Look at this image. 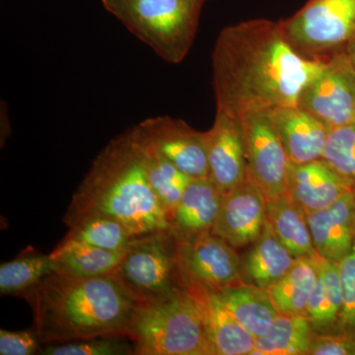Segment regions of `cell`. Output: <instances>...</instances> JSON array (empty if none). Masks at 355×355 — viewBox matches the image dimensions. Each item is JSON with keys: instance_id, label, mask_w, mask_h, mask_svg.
<instances>
[{"instance_id": "6da1fadb", "label": "cell", "mask_w": 355, "mask_h": 355, "mask_svg": "<svg viewBox=\"0 0 355 355\" xmlns=\"http://www.w3.org/2000/svg\"><path fill=\"white\" fill-rule=\"evenodd\" d=\"M326 62L294 50L280 21L261 18L228 26L219 33L211 55L216 111L241 120L296 106L303 88Z\"/></svg>"}, {"instance_id": "7a4b0ae2", "label": "cell", "mask_w": 355, "mask_h": 355, "mask_svg": "<svg viewBox=\"0 0 355 355\" xmlns=\"http://www.w3.org/2000/svg\"><path fill=\"white\" fill-rule=\"evenodd\" d=\"M91 216L121 222L135 236L169 229L147 175L139 125L116 135L93 160L64 216L67 227Z\"/></svg>"}, {"instance_id": "3957f363", "label": "cell", "mask_w": 355, "mask_h": 355, "mask_svg": "<svg viewBox=\"0 0 355 355\" xmlns=\"http://www.w3.org/2000/svg\"><path fill=\"white\" fill-rule=\"evenodd\" d=\"M20 297L30 305L43 345L125 336L137 299L116 275L80 277L53 272Z\"/></svg>"}, {"instance_id": "277c9868", "label": "cell", "mask_w": 355, "mask_h": 355, "mask_svg": "<svg viewBox=\"0 0 355 355\" xmlns=\"http://www.w3.org/2000/svg\"><path fill=\"white\" fill-rule=\"evenodd\" d=\"M135 355H216L200 308L186 287L139 301L128 327Z\"/></svg>"}, {"instance_id": "5b68a950", "label": "cell", "mask_w": 355, "mask_h": 355, "mask_svg": "<svg viewBox=\"0 0 355 355\" xmlns=\"http://www.w3.org/2000/svg\"><path fill=\"white\" fill-rule=\"evenodd\" d=\"M104 8L161 60L178 64L188 55L207 0H101Z\"/></svg>"}, {"instance_id": "8992f818", "label": "cell", "mask_w": 355, "mask_h": 355, "mask_svg": "<svg viewBox=\"0 0 355 355\" xmlns=\"http://www.w3.org/2000/svg\"><path fill=\"white\" fill-rule=\"evenodd\" d=\"M280 24L298 53L310 60H328L347 53L355 40V0H308Z\"/></svg>"}, {"instance_id": "52a82bcc", "label": "cell", "mask_w": 355, "mask_h": 355, "mask_svg": "<svg viewBox=\"0 0 355 355\" xmlns=\"http://www.w3.org/2000/svg\"><path fill=\"white\" fill-rule=\"evenodd\" d=\"M114 275L137 301L154 300L184 287L176 263V239L169 229L135 237Z\"/></svg>"}, {"instance_id": "ba28073f", "label": "cell", "mask_w": 355, "mask_h": 355, "mask_svg": "<svg viewBox=\"0 0 355 355\" xmlns=\"http://www.w3.org/2000/svg\"><path fill=\"white\" fill-rule=\"evenodd\" d=\"M176 263L183 284L219 291L244 282L235 248L214 233L176 240Z\"/></svg>"}, {"instance_id": "9c48e42d", "label": "cell", "mask_w": 355, "mask_h": 355, "mask_svg": "<svg viewBox=\"0 0 355 355\" xmlns=\"http://www.w3.org/2000/svg\"><path fill=\"white\" fill-rule=\"evenodd\" d=\"M297 106L330 130L355 123V67L347 53L327 60L303 88Z\"/></svg>"}, {"instance_id": "30bf717a", "label": "cell", "mask_w": 355, "mask_h": 355, "mask_svg": "<svg viewBox=\"0 0 355 355\" xmlns=\"http://www.w3.org/2000/svg\"><path fill=\"white\" fill-rule=\"evenodd\" d=\"M248 178L266 200L286 193L291 160L268 113L247 114L241 120Z\"/></svg>"}, {"instance_id": "8fae6325", "label": "cell", "mask_w": 355, "mask_h": 355, "mask_svg": "<svg viewBox=\"0 0 355 355\" xmlns=\"http://www.w3.org/2000/svg\"><path fill=\"white\" fill-rule=\"evenodd\" d=\"M151 144L191 179L209 177L203 132L181 119L153 116L139 123Z\"/></svg>"}, {"instance_id": "7c38bea8", "label": "cell", "mask_w": 355, "mask_h": 355, "mask_svg": "<svg viewBox=\"0 0 355 355\" xmlns=\"http://www.w3.org/2000/svg\"><path fill=\"white\" fill-rule=\"evenodd\" d=\"M209 178L222 193L248 179L246 153L241 121L216 111L214 125L203 132Z\"/></svg>"}, {"instance_id": "4fadbf2b", "label": "cell", "mask_w": 355, "mask_h": 355, "mask_svg": "<svg viewBox=\"0 0 355 355\" xmlns=\"http://www.w3.org/2000/svg\"><path fill=\"white\" fill-rule=\"evenodd\" d=\"M266 221V198L248 178L244 183L222 196L211 233L238 249L256 242Z\"/></svg>"}, {"instance_id": "5bb4252c", "label": "cell", "mask_w": 355, "mask_h": 355, "mask_svg": "<svg viewBox=\"0 0 355 355\" xmlns=\"http://www.w3.org/2000/svg\"><path fill=\"white\" fill-rule=\"evenodd\" d=\"M352 191V184L323 158L303 164L291 162L289 166L286 195L306 214L326 209Z\"/></svg>"}, {"instance_id": "9a60e30c", "label": "cell", "mask_w": 355, "mask_h": 355, "mask_svg": "<svg viewBox=\"0 0 355 355\" xmlns=\"http://www.w3.org/2000/svg\"><path fill=\"white\" fill-rule=\"evenodd\" d=\"M291 162H312L323 157L330 128L300 107H279L268 112Z\"/></svg>"}, {"instance_id": "2e32d148", "label": "cell", "mask_w": 355, "mask_h": 355, "mask_svg": "<svg viewBox=\"0 0 355 355\" xmlns=\"http://www.w3.org/2000/svg\"><path fill=\"white\" fill-rule=\"evenodd\" d=\"M307 218L316 254L338 263L355 244V191L326 209L307 214Z\"/></svg>"}, {"instance_id": "e0dca14e", "label": "cell", "mask_w": 355, "mask_h": 355, "mask_svg": "<svg viewBox=\"0 0 355 355\" xmlns=\"http://www.w3.org/2000/svg\"><path fill=\"white\" fill-rule=\"evenodd\" d=\"M200 308L203 324L216 355H251L256 338L238 324L216 291L198 284L184 286Z\"/></svg>"}, {"instance_id": "ac0fdd59", "label": "cell", "mask_w": 355, "mask_h": 355, "mask_svg": "<svg viewBox=\"0 0 355 355\" xmlns=\"http://www.w3.org/2000/svg\"><path fill=\"white\" fill-rule=\"evenodd\" d=\"M222 196L209 177L191 179L170 220L169 230L175 239H188L211 232Z\"/></svg>"}, {"instance_id": "d6986e66", "label": "cell", "mask_w": 355, "mask_h": 355, "mask_svg": "<svg viewBox=\"0 0 355 355\" xmlns=\"http://www.w3.org/2000/svg\"><path fill=\"white\" fill-rule=\"evenodd\" d=\"M295 259L266 221L260 237L241 261L243 280L268 289L286 275Z\"/></svg>"}, {"instance_id": "ffe728a7", "label": "cell", "mask_w": 355, "mask_h": 355, "mask_svg": "<svg viewBox=\"0 0 355 355\" xmlns=\"http://www.w3.org/2000/svg\"><path fill=\"white\" fill-rule=\"evenodd\" d=\"M216 293L238 324L254 338L263 336L279 314L266 289L246 282Z\"/></svg>"}, {"instance_id": "44dd1931", "label": "cell", "mask_w": 355, "mask_h": 355, "mask_svg": "<svg viewBox=\"0 0 355 355\" xmlns=\"http://www.w3.org/2000/svg\"><path fill=\"white\" fill-rule=\"evenodd\" d=\"M266 221L277 239L295 258L314 256L307 214L288 196L266 200Z\"/></svg>"}, {"instance_id": "7402d4cb", "label": "cell", "mask_w": 355, "mask_h": 355, "mask_svg": "<svg viewBox=\"0 0 355 355\" xmlns=\"http://www.w3.org/2000/svg\"><path fill=\"white\" fill-rule=\"evenodd\" d=\"M314 336L305 315L279 313L268 330L256 338L251 355H308Z\"/></svg>"}, {"instance_id": "603a6c76", "label": "cell", "mask_w": 355, "mask_h": 355, "mask_svg": "<svg viewBox=\"0 0 355 355\" xmlns=\"http://www.w3.org/2000/svg\"><path fill=\"white\" fill-rule=\"evenodd\" d=\"M125 251H111L62 239L51 254L57 263V272L74 277H95L113 275Z\"/></svg>"}, {"instance_id": "cb8c5ba5", "label": "cell", "mask_w": 355, "mask_h": 355, "mask_svg": "<svg viewBox=\"0 0 355 355\" xmlns=\"http://www.w3.org/2000/svg\"><path fill=\"white\" fill-rule=\"evenodd\" d=\"M317 277V266L313 257L296 258L286 275L266 289L277 312L305 315Z\"/></svg>"}, {"instance_id": "d4e9b609", "label": "cell", "mask_w": 355, "mask_h": 355, "mask_svg": "<svg viewBox=\"0 0 355 355\" xmlns=\"http://www.w3.org/2000/svg\"><path fill=\"white\" fill-rule=\"evenodd\" d=\"M141 132L146 149L149 184L170 223L182 196L191 179L184 173L180 171L176 166L159 153L149 142L142 130Z\"/></svg>"}, {"instance_id": "484cf974", "label": "cell", "mask_w": 355, "mask_h": 355, "mask_svg": "<svg viewBox=\"0 0 355 355\" xmlns=\"http://www.w3.org/2000/svg\"><path fill=\"white\" fill-rule=\"evenodd\" d=\"M57 272V263L51 254L26 248L19 256L0 266V293L21 296L44 277Z\"/></svg>"}, {"instance_id": "4316f807", "label": "cell", "mask_w": 355, "mask_h": 355, "mask_svg": "<svg viewBox=\"0 0 355 355\" xmlns=\"http://www.w3.org/2000/svg\"><path fill=\"white\" fill-rule=\"evenodd\" d=\"M135 237L137 236L116 219L91 216L70 227L64 240L84 243L111 251H125Z\"/></svg>"}, {"instance_id": "83f0119b", "label": "cell", "mask_w": 355, "mask_h": 355, "mask_svg": "<svg viewBox=\"0 0 355 355\" xmlns=\"http://www.w3.org/2000/svg\"><path fill=\"white\" fill-rule=\"evenodd\" d=\"M322 158L355 190V123L331 128Z\"/></svg>"}, {"instance_id": "f1b7e54d", "label": "cell", "mask_w": 355, "mask_h": 355, "mask_svg": "<svg viewBox=\"0 0 355 355\" xmlns=\"http://www.w3.org/2000/svg\"><path fill=\"white\" fill-rule=\"evenodd\" d=\"M125 336H104L42 345L44 355H130L135 354L132 342Z\"/></svg>"}, {"instance_id": "f546056e", "label": "cell", "mask_w": 355, "mask_h": 355, "mask_svg": "<svg viewBox=\"0 0 355 355\" xmlns=\"http://www.w3.org/2000/svg\"><path fill=\"white\" fill-rule=\"evenodd\" d=\"M343 288V307L334 331L355 330V244L338 261Z\"/></svg>"}, {"instance_id": "4dcf8cb0", "label": "cell", "mask_w": 355, "mask_h": 355, "mask_svg": "<svg viewBox=\"0 0 355 355\" xmlns=\"http://www.w3.org/2000/svg\"><path fill=\"white\" fill-rule=\"evenodd\" d=\"M311 355H355V330L315 333Z\"/></svg>"}, {"instance_id": "1f68e13d", "label": "cell", "mask_w": 355, "mask_h": 355, "mask_svg": "<svg viewBox=\"0 0 355 355\" xmlns=\"http://www.w3.org/2000/svg\"><path fill=\"white\" fill-rule=\"evenodd\" d=\"M43 343L34 329L19 331H0V354H39Z\"/></svg>"}, {"instance_id": "d6a6232c", "label": "cell", "mask_w": 355, "mask_h": 355, "mask_svg": "<svg viewBox=\"0 0 355 355\" xmlns=\"http://www.w3.org/2000/svg\"><path fill=\"white\" fill-rule=\"evenodd\" d=\"M0 128H1V144L6 142L7 137L11 132L10 121H9L8 107L6 102H1L0 106Z\"/></svg>"}, {"instance_id": "836d02e7", "label": "cell", "mask_w": 355, "mask_h": 355, "mask_svg": "<svg viewBox=\"0 0 355 355\" xmlns=\"http://www.w3.org/2000/svg\"><path fill=\"white\" fill-rule=\"evenodd\" d=\"M347 55H349L352 64L355 67V40L349 44V49L347 51Z\"/></svg>"}]
</instances>
